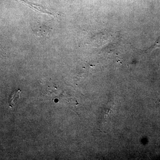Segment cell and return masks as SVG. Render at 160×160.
<instances>
[{
  "mask_svg": "<svg viewBox=\"0 0 160 160\" xmlns=\"http://www.w3.org/2000/svg\"><path fill=\"white\" fill-rule=\"evenodd\" d=\"M20 90L14 92L12 95L10 99V103H9V106L10 107H13L15 104H16L18 100L20 98Z\"/></svg>",
  "mask_w": 160,
  "mask_h": 160,
  "instance_id": "obj_2",
  "label": "cell"
},
{
  "mask_svg": "<svg viewBox=\"0 0 160 160\" xmlns=\"http://www.w3.org/2000/svg\"><path fill=\"white\" fill-rule=\"evenodd\" d=\"M33 31L35 34H36L38 36L46 37L49 36L50 29L49 27L46 25L42 24H38L33 29Z\"/></svg>",
  "mask_w": 160,
  "mask_h": 160,
  "instance_id": "obj_1",
  "label": "cell"
}]
</instances>
